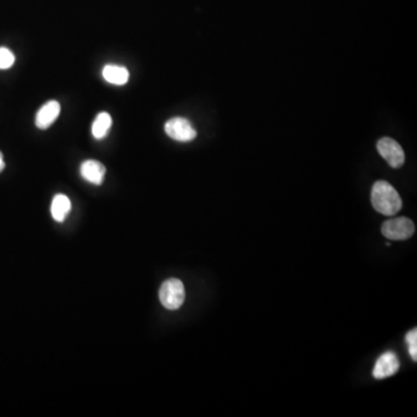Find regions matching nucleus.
I'll return each instance as SVG.
<instances>
[{"instance_id": "obj_1", "label": "nucleus", "mask_w": 417, "mask_h": 417, "mask_svg": "<svg viewBox=\"0 0 417 417\" xmlns=\"http://www.w3.org/2000/svg\"><path fill=\"white\" fill-rule=\"evenodd\" d=\"M371 203L375 211L384 216H394L402 208L398 192L387 181H377L371 192Z\"/></svg>"}, {"instance_id": "obj_2", "label": "nucleus", "mask_w": 417, "mask_h": 417, "mask_svg": "<svg viewBox=\"0 0 417 417\" xmlns=\"http://www.w3.org/2000/svg\"><path fill=\"white\" fill-rule=\"evenodd\" d=\"M186 298L184 286L180 279L170 278L165 281L159 290L161 304L170 311H175L182 306Z\"/></svg>"}, {"instance_id": "obj_3", "label": "nucleus", "mask_w": 417, "mask_h": 417, "mask_svg": "<svg viewBox=\"0 0 417 417\" xmlns=\"http://www.w3.org/2000/svg\"><path fill=\"white\" fill-rule=\"evenodd\" d=\"M382 232L389 240H406L414 235L415 225L407 217H398L386 221L382 224Z\"/></svg>"}, {"instance_id": "obj_4", "label": "nucleus", "mask_w": 417, "mask_h": 417, "mask_svg": "<svg viewBox=\"0 0 417 417\" xmlns=\"http://www.w3.org/2000/svg\"><path fill=\"white\" fill-rule=\"evenodd\" d=\"M165 132L170 139L181 143L194 141L197 136V132L192 123L184 117H173L168 119L165 124Z\"/></svg>"}, {"instance_id": "obj_5", "label": "nucleus", "mask_w": 417, "mask_h": 417, "mask_svg": "<svg viewBox=\"0 0 417 417\" xmlns=\"http://www.w3.org/2000/svg\"><path fill=\"white\" fill-rule=\"evenodd\" d=\"M377 150L389 166L400 168L404 164V152L398 141L389 137L379 139Z\"/></svg>"}, {"instance_id": "obj_6", "label": "nucleus", "mask_w": 417, "mask_h": 417, "mask_svg": "<svg viewBox=\"0 0 417 417\" xmlns=\"http://www.w3.org/2000/svg\"><path fill=\"white\" fill-rule=\"evenodd\" d=\"M399 368H400V362H399L397 353L393 351H387V353H382V356L379 357L378 360L375 362L373 377L375 379L389 378L391 375L398 372Z\"/></svg>"}, {"instance_id": "obj_7", "label": "nucleus", "mask_w": 417, "mask_h": 417, "mask_svg": "<svg viewBox=\"0 0 417 417\" xmlns=\"http://www.w3.org/2000/svg\"><path fill=\"white\" fill-rule=\"evenodd\" d=\"M61 114V105L55 100L48 101L40 108L39 112L36 114L35 125L41 130L50 128L58 116Z\"/></svg>"}, {"instance_id": "obj_8", "label": "nucleus", "mask_w": 417, "mask_h": 417, "mask_svg": "<svg viewBox=\"0 0 417 417\" xmlns=\"http://www.w3.org/2000/svg\"><path fill=\"white\" fill-rule=\"evenodd\" d=\"M81 174L83 180L95 186H100L105 180L106 167L98 160L83 161L81 166Z\"/></svg>"}, {"instance_id": "obj_9", "label": "nucleus", "mask_w": 417, "mask_h": 417, "mask_svg": "<svg viewBox=\"0 0 417 417\" xmlns=\"http://www.w3.org/2000/svg\"><path fill=\"white\" fill-rule=\"evenodd\" d=\"M102 77L105 81L116 86H123L128 83L130 74L128 69L121 65L108 64L103 68Z\"/></svg>"}, {"instance_id": "obj_10", "label": "nucleus", "mask_w": 417, "mask_h": 417, "mask_svg": "<svg viewBox=\"0 0 417 417\" xmlns=\"http://www.w3.org/2000/svg\"><path fill=\"white\" fill-rule=\"evenodd\" d=\"M71 211V202L68 196L58 194L54 197L52 202V216L56 222H64L66 216Z\"/></svg>"}, {"instance_id": "obj_11", "label": "nucleus", "mask_w": 417, "mask_h": 417, "mask_svg": "<svg viewBox=\"0 0 417 417\" xmlns=\"http://www.w3.org/2000/svg\"><path fill=\"white\" fill-rule=\"evenodd\" d=\"M112 116L108 112H102L98 114L97 117L94 119L92 124V135L95 139H103L108 135L110 128H112Z\"/></svg>"}, {"instance_id": "obj_12", "label": "nucleus", "mask_w": 417, "mask_h": 417, "mask_svg": "<svg viewBox=\"0 0 417 417\" xmlns=\"http://www.w3.org/2000/svg\"><path fill=\"white\" fill-rule=\"evenodd\" d=\"M16 61V56L10 49L0 47V70L12 68Z\"/></svg>"}, {"instance_id": "obj_13", "label": "nucleus", "mask_w": 417, "mask_h": 417, "mask_svg": "<svg viewBox=\"0 0 417 417\" xmlns=\"http://www.w3.org/2000/svg\"><path fill=\"white\" fill-rule=\"evenodd\" d=\"M406 342L408 344V349H409V353H411V358L414 362L417 360V331L416 329H411V331H408L406 335Z\"/></svg>"}, {"instance_id": "obj_14", "label": "nucleus", "mask_w": 417, "mask_h": 417, "mask_svg": "<svg viewBox=\"0 0 417 417\" xmlns=\"http://www.w3.org/2000/svg\"><path fill=\"white\" fill-rule=\"evenodd\" d=\"M5 168V161H4L3 154L0 152V172H3Z\"/></svg>"}]
</instances>
